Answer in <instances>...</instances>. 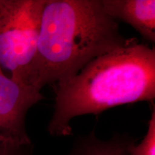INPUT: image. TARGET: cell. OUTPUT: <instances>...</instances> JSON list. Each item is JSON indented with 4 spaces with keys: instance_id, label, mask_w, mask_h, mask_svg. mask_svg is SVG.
I'll use <instances>...</instances> for the list:
<instances>
[{
    "instance_id": "obj_1",
    "label": "cell",
    "mask_w": 155,
    "mask_h": 155,
    "mask_svg": "<svg viewBox=\"0 0 155 155\" xmlns=\"http://www.w3.org/2000/svg\"><path fill=\"white\" fill-rule=\"evenodd\" d=\"M54 111L48 131L72 134L71 121L123 104L155 98V50L130 38L124 47L94 58L55 88Z\"/></svg>"
},
{
    "instance_id": "obj_2",
    "label": "cell",
    "mask_w": 155,
    "mask_h": 155,
    "mask_svg": "<svg viewBox=\"0 0 155 155\" xmlns=\"http://www.w3.org/2000/svg\"><path fill=\"white\" fill-rule=\"evenodd\" d=\"M129 40L106 14L101 0H45L27 83L41 91L71 78L94 58Z\"/></svg>"
},
{
    "instance_id": "obj_3",
    "label": "cell",
    "mask_w": 155,
    "mask_h": 155,
    "mask_svg": "<svg viewBox=\"0 0 155 155\" xmlns=\"http://www.w3.org/2000/svg\"><path fill=\"white\" fill-rule=\"evenodd\" d=\"M45 0H0V67L27 83Z\"/></svg>"
},
{
    "instance_id": "obj_4",
    "label": "cell",
    "mask_w": 155,
    "mask_h": 155,
    "mask_svg": "<svg viewBox=\"0 0 155 155\" xmlns=\"http://www.w3.org/2000/svg\"><path fill=\"white\" fill-rule=\"evenodd\" d=\"M44 98L40 90L7 76L0 67V137L18 144L32 143L27 132L26 116Z\"/></svg>"
},
{
    "instance_id": "obj_5",
    "label": "cell",
    "mask_w": 155,
    "mask_h": 155,
    "mask_svg": "<svg viewBox=\"0 0 155 155\" xmlns=\"http://www.w3.org/2000/svg\"><path fill=\"white\" fill-rule=\"evenodd\" d=\"M110 17L133 27L145 40L155 42L154 0H101Z\"/></svg>"
},
{
    "instance_id": "obj_6",
    "label": "cell",
    "mask_w": 155,
    "mask_h": 155,
    "mask_svg": "<svg viewBox=\"0 0 155 155\" xmlns=\"http://www.w3.org/2000/svg\"><path fill=\"white\" fill-rule=\"evenodd\" d=\"M134 142L129 135L119 134L103 140L93 130L75 140L68 155H129V147Z\"/></svg>"
},
{
    "instance_id": "obj_7",
    "label": "cell",
    "mask_w": 155,
    "mask_h": 155,
    "mask_svg": "<svg viewBox=\"0 0 155 155\" xmlns=\"http://www.w3.org/2000/svg\"><path fill=\"white\" fill-rule=\"evenodd\" d=\"M129 155H155V110L151 114L147 131L139 144L133 143L129 147Z\"/></svg>"
},
{
    "instance_id": "obj_8",
    "label": "cell",
    "mask_w": 155,
    "mask_h": 155,
    "mask_svg": "<svg viewBox=\"0 0 155 155\" xmlns=\"http://www.w3.org/2000/svg\"><path fill=\"white\" fill-rule=\"evenodd\" d=\"M0 155H33V145L18 144L0 137Z\"/></svg>"
}]
</instances>
